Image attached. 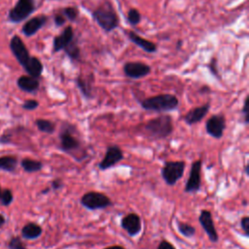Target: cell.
I'll return each instance as SVG.
<instances>
[{
    "label": "cell",
    "mask_w": 249,
    "mask_h": 249,
    "mask_svg": "<svg viewBox=\"0 0 249 249\" xmlns=\"http://www.w3.org/2000/svg\"><path fill=\"white\" fill-rule=\"evenodd\" d=\"M198 221L200 226L208 235V238L210 239V241L217 242L219 239V235L215 229L211 212L209 210H201L198 217Z\"/></svg>",
    "instance_id": "cell-13"
},
{
    "label": "cell",
    "mask_w": 249,
    "mask_h": 249,
    "mask_svg": "<svg viewBox=\"0 0 249 249\" xmlns=\"http://www.w3.org/2000/svg\"><path fill=\"white\" fill-rule=\"evenodd\" d=\"M177 226H178V231L179 232L184 235L185 237H193L196 233V229L191 226L190 224H187V223H184V222H181L179 221L177 223Z\"/></svg>",
    "instance_id": "cell-27"
},
{
    "label": "cell",
    "mask_w": 249,
    "mask_h": 249,
    "mask_svg": "<svg viewBox=\"0 0 249 249\" xmlns=\"http://www.w3.org/2000/svg\"><path fill=\"white\" fill-rule=\"evenodd\" d=\"M21 166L26 172H36L42 169L43 163L36 160L23 159L21 160Z\"/></svg>",
    "instance_id": "cell-23"
},
{
    "label": "cell",
    "mask_w": 249,
    "mask_h": 249,
    "mask_svg": "<svg viewBox=\"0 0 249 249\" xmlns=\"http://www.w3.org/2000/svg\"><path fill=\"white\" fill-rule=\"evenodd\" d=\"M38 129L42 132H45V133H49V134H52L54 132V129H55V124L51 122L50 120H45V119H38L36 120L35 122Z\"/></svg>",
    "instance_id": "cell-25"
},
{
    "label": "cell",
    "mask_w": 249,
    "mask_h": 249,
    "mask_svg": "<svg viewBox=\"0 0 249 249\" xmlns=\"http://www.w3.org/2000/svg\"><path fill=\"white\" fill-rule=\"evenodd\" d=\"M59 148L62 152L75 157V154L82 151V141L75 125L69 123H63L59 132ZM85 153V152H84Z\"/></svg>",
    "instance_id": "cell-1"
},
{
    "label": "cell",
    "mask_w": 249,
    "mask_h": 249,
    "mask_svg": "<svg viewBox=\"0 0 249 249\" xmlns=\"http://www.w3.org/2000/svg\"><path fill=\"white\" fill-rule=\"evenodd\" d=\"M185 161L183 160H169L165 161L161 167V177L169 186H174L184 174Z\"/></svg>",
    "instance_id": "cell-5"
},
{
    "label": "cell",
    "mask_w": 249,
    "mask_h": 249,
    "mask_svg": "<svg viewBox=\"0 0 249 249\" xmlns=\"http://www.w3.org/2000/svg\"><path fill=\"white\" fill-rule=\"evenodd\" d=\"M209 69H210V71L212 72V74H213L214 76H216V77H218V76H219V74H218L217 62H216V59H215V58H212L211 62L209 63Z\"/></svg>",
    "instance_id": "cell-36"
},
{
    "label": "cell",
    "mask_w": 249,
    "mask_h": 249,
    "mask_svg": "<svg viewBox=\"0 0 249 249\" xmlns=\"http://www.w3.org/2000/svg\"><path fill=\"white\" fill-rule=\"evenodd\" d=\"M104 249H125V248L124 246H121V245H112V246L106 247Z\"/></svg>",
    "instance_id": "cell-39"
},
{
    "label": "cell",
    "mask_w": 249,
    "mask_h": 249,
    "mask_svg": "<svg viewBox=\"0 0 249 249\" xmlns=\"http://www.w3.org/2000/svg\"><path fill=\"white\" fill-rule=\"evenodd\" d=\"M49 191H50V189L47 188V189H45V190L42 191V194H47V193H49Z\"/></svg>",
    "instance_id": "cell-43"
},
{
    "label": "cell",
    "mask_w": 249,
    "mask_h": 249,
    "mask_svg": "<svg viewBox=\"0 0 249 249\" xmlns=\"http://www.w3.org/2000/svg\"><path fill=\"white\" fill-rule=\"evenodd\" d=\"M18 86L20 89L26 92H35L40 86L38 78L31 76H21L18 80Z\"/></svg>",
    "instance_id": "cell-19"
},
{
    "label": "cell",
    "mask_w": 249,
    "mask_h": 249,
    "mask_svg": "<svg viewBox=\"0 0 249 249\" xmlns=\"http://www.w3.org/2000/svg\"><path fill=\"white\" fill-rule=\"evenodd\" d=\"M92 18L106 32H111L119 25V18L112 5L108 2H105L94 10Z\"/></svg>",
    "instance_id": "cell-4"
},
{
    "label": "cell",
    "mask_w": 249,
    "mask_h": 249,
    "mask_svg": "<svg viewBox=\"0 0 249 249\" xmlns=\"http://www.w3.org/2000/svg\"><path fill=\"white\" fill-rule=\"evenodd\" d=\"M123 70L126 77L131 79H140L151 72V67L141 61H128L124 63Z\"/></svg>",
    "instance_id": "cell-12"
},
{
    "label": "cell",
    "mask_w": 249,
    "mask_h": 249,
    "mask_svg": "<svg viewBox=\"0 0 249 249\" xmlns=\"http://www.w3.org/2000/svg\"><path fill=\"white\" fill-rule=\"evenodd\" d=\"M0 200H1V203L3 205H6V206L9 205L12 202V200H13V194H12V192L9 189L4 190V192L1 193Z\"/></svg>",
    "instance_id": "cell-30"
},
{
    "label": "cell",
    "mask_w": 249,
    "mask_h": 249,
    "mask_svg": "<svg viewBox=\"0 0 249 249\" xmlns=\"http://www.w3.org/2000/svg\"><path fill=\"white\" fill-rule=\"evenodd\" d=\"M124 159V153L117 145H109L106 149L103 160L98 163L100 170H106L113 167Z\"/></svg>",
    "instance_id": "cell-9"
},
{
    "label": "cell",
    "mask_w": 249,
    "mask_h": 249,
    "mask_svg": "<svg viewBox=\"0 0 249 249\" xmlns=\"http://www.w3.org/2000/svg\"><path fill=\"white\" fill-rule=\"evenodd\" d=\"M74 39V32L71 25L67 26L60 35L53 38V52H59L61 50H64L66 46L70 44Z\"/></svg>",
    "instance_id": "cell-17"
},
{
    "label": "cell",
    "mask_w": 249,
    "mask_h": 249,
    "mask_svg": "<svg viewBox=\"0 0 249 249\" xmlns=\"http://www.w3.org/2000/svg\"><path fill=\"white\" fill-rule=\"evenodd\" d=\"M157 249H175V247L170 242H168L166 240H162L160 242Z\"/></svg>",
    "instance_id": "cell-37"
},
{
    "label": "cell",
    "mask_w": 249,
    "mask_h": 249,
    "mask_svg": "<svg viewBox=\"0 0 249 249\" xmlns=\"http://www.w3.org/2000/svg\"><path fill=\"white\" fill-rule=\"evenodd\" d=\"M66 54L72 59V60H77L80 57V49L77 45V43L75 42V40L73 39L72 42H70V44L68 46H66L63 50Z\"/></svg>",
    "instance_id": "cell-26"
},
{
    "label": "cell",
    "mask_w": 249,
    "mask_h": 249,
    "mask_svg": "<svg viewBox=\"0 0 249 249\" xmlns=\"http://www.w3.org/2000/svg\"><path fill=\"white\" fill-rule=\"evenodd\" d=\"M207 133L213 138L219 139L223 136L226 128V119L223 114H216L211 116L205 124Z\"/></svg>",
    "instance_id": "cell-10"
},
{
    "label": "cell",
    "mask_w": 249,
    "mask_h": 249,
    "mask_svg": "<svg viewBox=\"0 0 249 249\" xmlns=\"http://www.w3.org/2000/svg\"><path fill=\"white\" fill-rule=\"evenodd\" d=\"M121 226L128 235L135 236L141 231V219L136 213H128L121 220Z\"/></svg>",
    "instance_id": "cell-14"
},
{
    "label": "cell",
    "mask_w": 249,
    "mask_h": 249,
    "mask_svg": "<svg viewBox=\"0 0 249 249\" xmlns=\"http://www.w3.org/2000/svg\"><path fill=\"white\" fill-rule=\"evenodd\" d=\"M18 160L15 157L12 156H5L0 158V169L6 171H14L17 167Z\"/></svg>",
    "instance_id": "cell-24"
},
{
    "label": "cell",
    "mask_w": 249,
    "mask_h": 249,
    "mask_svg": "<svg viewBox=\"0 0 249 249\" xmlns=\"http://www.w3.org/2000/svg\"><path fill=\"white\" fill-rule=\"evenodd\" d=\"M62 186H63V184H62V181L60 179H55L52 182V189L54 190V191L61 189Z\"/></svg>",
    "instance_id": "cell-38"
},
{
    "label": "cell",
    "mask_w": 249,
    "mask_h": 249,
    "mask_svg": "<svg viewBox=\"0 0 249 249\" xmlns=\"http://www.w3.org/2000/svg\"><path fill=\"white\" fill-rule=\"evenodd\" d=\"M210 109V104L206 103L204 105L193 108L192 110H190L184 117V121L186 122L187 124L192 125L195 124L199 123L208 113Z\"/></svg>",
    "instance_id": "cell-15"
},
{
    "label": "cell",
    "mask_w": 249,
    "mask_h": 249,
    "mask_svg": "<svg viewBox=\"0 0 249 249\" xmlns=\"http://www.w3.org/2000/svg\"><path fill=\"white\" fill-rule=\"evenodd\" d=\"M35 11V0H18L9 12V19L15 23L20 22Z\"/></svg>",
    "instance_id": "cell-7"
},
{
    "label": "cell",
    "mask_w": 249,
    "mask_h": 249,
    "mask_svg": "<svg viewBox=\"0 0 249 249\" xmlns=\"http://www.w3.org/2000/svg\"><path fill=\"white\" fill-rule=\"evenodd\" d=\"M76 84L83 95L86 98H91V81L88 78H82V77H77L76 78Z\"/></svg>",
    "instance_id": "cell-22"
},
{
    "label": "cell",
    "mask_w": 249,
    "mask_h": 249,
    "mask_svg": "<svg viewBox=\"0 0 249 249\" xmlns=\"http://www.w3.org/2000/svg\"><path fill=\"white\" fill-rule=\"evenodd\" d=\"M27 74L34 78H39L43 72V64L37 57H31L30 61L23 67Z\"/></svg>",
    "instance_id": "cell-20"
},
{
    "label": "cell",
    "mask_w": 249,
    "mask_h": 249,
    "mask_svg": "<svg viewBox=\"0 0 249 249\" xmlns=\"http://www.w3.org/2000/svg\"><path fill=\"white\" fill-rule=\"evenodd\" d=\"M127 37L132 43H134L136 46H138L139 48H141L142 50H144L147 53H155L157 51L156 44H154L153 42H151L149 40H146V39L140 37L138 34H136L133 31H128L127 32Z\"/></svg>",
    "instance_id": "cell-18"
},
{
    "label": "cell",
    "mask_w": 249,
    "mask_h": 249,
    "mask_svg": "<svg viewBox=\"0 0 249 249\" xmlns=\"http://www.w3.org/2000/svg\"><path fill=\"white\" fill-rule=\"evenodd\" d=\"M10 249H26L25 245L21 241V239L18 236L13 237L9 242Z\"/></svg>",
    "instance_id": "cell-31"
},
{
    "label": "cell",
    "mask_w": 249,
    "mask_h": 249,
    "mask_svg": "<svg viewBox=\"0 0 249 249\" xmlns=\"http://www.w3.org/2000/svg\"><path fill=\"white\" fill-rule=\"evenodd\" d=\"M38 105H39L38 101H36L34 99H29V100H26L22 104V108L25 110H34L38 107Z\"/></svg>",
    "instance_id": "cell-32"
},
{
    "label": "cell",
    "mask_w": 249,
    "mask_h": 249,
    "mask_svg": "<svg viewBox=\"0 0 249 249\" xmlns=\"http://www.w3.org/2000/svg\"><path fill=\"white\" fill-rule=\"evenodd\" d=\"M141 19V16L140 13L138 12V10L131 8L128 13H127V20L131 25H136L137 23H139Z\"/></svg>",
    "instance_id": "cell-29"
},
{
    "label": "cell",
    "mask_w": 249,
    "mask_h": 249,
    "mask_svg": "<svg viewBox=\"0 0 249 249\" xmlns=\"http://www.w3.org/2000/svg\"><path fill=\"white\" fill-rule=\"evenodd\" d=\"M81 204L89 210L104 209L112 204L111 199L102 193L88 192L80 199Z\"/></svg>",
    "instance_id": "cell-6"
},
{
    "label": "cell",
    "mask_w": 249,
    "mask_h": 249,
    "mask_svg": "<svg viewBox=\"0 0 249 249\" xmlns=\"http://www.w3.org/2000/svg\"><path fill=\"white\" fill-rule=\"evenodd\" d=\"M10 48L15 57L18 61V63L24 67L31 59L32 56L29 55V53L22 42V40L18 36H14L10 42Z\"/></svg>",
    "instance_id": "cell-11"
},
{
    "label": "cell",
    "mask_w": 249,
    "mask_h": 249,
    "mask_svg": "<svg viewBox=\"0 0 249 249\" xmlns=\"http://www.w3.org/2000/svg\"><path fill=\"white\" fill-rule=\"evenodd\" d=\"M242 114L244 117V123L247 124L249 123V110H248V96H246L244 100V104L242 107Z\"/></svg>",
    "instance_id": "cell-34"
},
{
    "label": "cell",
    "mask_w": 249,
    "mask_h": 249,
    "mask_svg": "<svg viewBox=\"0 0 249 249\" xmlns=\"http://www.w3.org/2000/svg\"><path fill=\"white\" fill-rule=\"evenodd\" d=\"M41 234L42 228L35 223H28L21 230V235L26 239H35Z\"/></svg>",
    "instance_id": "cell-21"
},
{
    "label": "cell",
    "mask_w": 249,
    "mask_h": 249,
    "mask_svg": "<svg viewBox=\"0 0 249 249\" xmlns=\"http://www.w3.org/2000/svg\"><path fill=\"white\" fill-rule=\"evenodd\" d=\"M202 160H195L191 165V171L189 178L186 182L184 191L186 193H197L200 190L201 179H200V171H201Z\"/></svg>",
    "instance_id": "cell-8"
},
{
    "label": "cell",
    "mask_w": 249,
    "mask_h": 249,
    "mask_svg": "<svg viewBox=\"0 0 249 249\" xmlns=\"http://www.w3.org/2000/svg\"><path fill=\"white\" fill-rule=\"evenodd\" d=\"M145 131L153 139H163L173 131L172 118L169 115H160L149 120L144 126Z\"/></svg>",
    "instance_id": "cell-2"
},
{
    "label": "cell",
    "mask_w": 249,
    "mask_h": 249,
    "mask_svg": "<svg viewBox=\"0 0 249 249\" xmlns=\"http://www.w3.org/2000/svg\"><path fill=\"white\" fill-rule=\"evenodd\" d=\"M0 196H1V189H0Z\"/></svg>",
    "instance_id": "cell-44"
},
{
    "label": "cell",
    "mask_w": 249,
    "mask_h": 249,
    "mask_svg": "<svg viewBox=\"0 0 249 249\" xmlns=\"http://www.w3.org/2000/svg\"><path fill=\"white\" fill-rule=\"evenodd\" d=\"M79 11L75 7H66L62 11V15L65 17V18L69 19L70 21H75L78 18Z\"/></svg>",
    "instance_id": "cell-28"
},
{
    "label": "cell",
    "mask_w": 249,
    "mask_h": 249,
    "mask_svg": "<svg viewBox=\"0 0 249 249\" xmlns=\"http://www.w3.org/2000/svg\"><path fill=\"white\" fill-rule=\"evenodd\" d=\"M179 101L173 94L164 93L148 97L141 101V107L147 111L168 112L178 107Z\"/></svg>",
    "instance_id": "cell-3"
},
{
    "label": "cell",
    "mask_w": 249,
    "mask_h": 249,
    "mask_svg": "<svg viewBox=\"0 0 249 249\" xmlns=\"http://www.w3.org/2000/svg\"><path fill=\"white\" fill-rule=\"evenodd\" d=\"M5 223V218L0 214V226H2Z\"/></svg>",
    "instance_id": "cell-40"
},
{
    "label": "cell",
    "mask_w": 249,
    "mask_h": 249,
    "mask_svg": "<svg viewBox=\"0 0 249 249\" xmlns=\"http://www.w3.org/2000/svg\"><path fill=\"white\" fill-rule=\"evenodd\" d=\"M66 21L65 17L62 14H57L54 16V23L56 26H62Z\"/></svg>",
    "instance_id": "cell-35"
},
{
    "label": "cell",
    "mask_w": 249,
    "mask_h": 249,
    "mask_svg": "<svg viewBox=\"0 0 249 249\" xmlns=\"http://www.w3.org/2000/svg\"><path fill=\"white\" fill-rule=\"evenodd\" d=\"M249 167H248V164L245 165V172H246V175H249V171H248Z\"/></svg>",
    "instance_id": "cell-41"
},
{
    "label": "cell",
    "mask_w": 249,
    "mask_h": 249,
    "mask_svg": "<svg viewBox=\"0 0 249 249\" xmlns=\"http://www.w3.org/2000/svg\"><path fill=\"white\" fill-rule=\"evenodd\" d=\"M181 45H182V41H181V40H179V41L177 42V45H176V46H177V49H179Z\"/></svg>",
    "instance_id": "cell-42"
},
{
    "label": "cell",
    "mask_w": 249,
    "mask_h": 249,
    "mask_svg": "<svg viewBox=\"0 0 249 249\" xmlns=\"http://www.w3.org/2000/svg\"><path fill=\"white\" fill-rule=\"evenodd\" d=\"M47 20H48V18L44 15L32 18L31 19L27 20L23 24L22 33L27 37L34 35L39 29H41L46 24Z\"/></svg>",
    "instance_id": "cell-16"
},
{
    "label": "cell",
    "mask_w": 249,
    "mask_h": 249,
    "mask_svg": "<svg viewBox=\"0 0 249 249\" xmlns=\"http://www.w3.org/2000/svg\"><path fill=\"white\" fill-rule=\"evenodd\" d=\"M240 226L246 236H249V217L245 216L240 220Z\"/></svg>",
    "instance_id": "cell-33"
}]
</instances>
